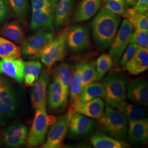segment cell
I'll return each mask as SVG.
<instances>
[{
    "label": "cell",
    "instance_id": "cell-1",
    "mask_svg": "<svg viewBox=\"0 0 148 148\" xmlns=\"http://www.w3.org/2000/svg\"><path fill=\"white\" fill-rule=\"evenodd\" d=\"M121 18L119 16L103 8L91 24L92 36L96 45L101 48L111 45L116 35Z\"/></svg>",
    "mask_w": 148,
    "mask_h": 148
},
{
    "label": "cell",
    "instance_id": "cell-2",
    "mask_svg": "<svg viewBox=\"0 0 148 148\" xmlns=\"http://www.w3.org/2000/svg\"><path fill=\"white\" fill-rule=\"evenodd\" d=\"M68 27L64 28L58 35L53 38L37 55L43 64L51 69L53 65L63 60L67 52L66 35Z\"/></svg>",
    "mask_w": 148,
    "mask_h": 148
},
{
    "label": "cell",
    "instance_id": "cell-3",
    "mask_svg": "<svg viewBox=\"0 0 148 148\" xmlns=\"http://www.w3.org/2000/svg\"><path fill=\"white\" fill-rule=\"evenodd\" d=\"M98 123L102 130L112 137L123 139L127 132V120L120 112L108 104L102 116L98 119Z\"/></svg>",
    "mask_w": 148,
    "mask_h": 148
},
{
    "label": "cell",
    "instance_id": "cell-4",
    "mask_svg": "<svg viewBox=\"0 0 148 148\" xmlns=\"http://www.w3.org/2000/svg\"><path fill=\"white\" fill-rule=\"evenodd\" d=\"M105 90V99L109 106L126 99V79L119 72H114L103 80Z\"/></svg>",
    "mask_w": 148,
    "mask_h": 148
},
{
    "label": "cell",
    "instance_id": "cell-5",
    "mask_svg": "<svg viewBox=\"0 0 148 148\" xmlns=\"http://www.w3.org/2000/svg\"><path fill=\"white\" fill-rule=\"evenodd\" d=\"M48 125L46 107L36 109L32 126L26 140L29 147H36L42 144L47 132Z\"/></svg>",
    "mask_w": 148,
    "mask_h": 148
},
{
    "label": "cell",
    "instance_id": "cell-6",
    "mask_svg": "<svg viewBox=\"0 0 148 148\" xmlns=\"http://www.w3.org/2000/svg\"><path fill=\"white\" fill-rule=\"evenodd\" d=\"M74 111L70 108L63 115L58 117L50 128L43 148H59L63 145L69 127V122Z\"/></svg>",
    "mask_w": 148,
    "mask_h": 148
},
{
    "label": "cell",
    "instance_id": "cell-7",
    "mask_svg": "<svg viewBox=\"0 0 148 148\" xmlns=\"http://www.w3.org/2000/svg\"><path fill=\"white\" fill-rule=\"evenodd\" d=\"M131 23L127 19L122 22L121 25L115 37L111 44L109 54L111 57L112 65L116 66L120 62L125 50L130 43V38L133 32Z\"/></svg>",
    "mask_w": 148,
    "mask_h": 148
},
{
    "label": "cell",
    "instance_id": "cell-8",
    "mask_svg": "<svg viewBox=\"0 0 148 148\" xmlns=\"http://www.w3.org/2000/svg\"><path fill=\"white\" fill-rule=\"evenodd\" d=\"M16 107L14 90L10 85L0 80V125L5 126L13 116Z\"/></svg>",
    "mask_w": 148,
    "mask_h": 148
},
{
    "label": "cell",
    "instance_id": "cell-9",
    "mask_svg": "<svg viewBox=\"0 0 148 148\" xmlns=\"http://www.w3.org/2000/svg\"><path fill=\"white\" fill-rule=\"evenodd\" d=\"M90 31L86 27L76 25L68 27L66 35L67 47L75 53L86 50L90 46Z\"/></svg>",
    "mask_w": 148,
    "mask_h": 148
},
{
    "label": "cell",
    "instance_id": "cell-10",
    "mask_svg": "<svg viewBox=\"0 0 148 148\" xmlns=\"http://www.w3.org/2000/svg\"><path fill=\"white\" fill-rule=\"evenodd\" d=\"M57 3L48 5L40 9L32 10L31 30H43L49 32L53 31L54 12Z\"/></svg>",
    "mask_w": 148,
    "mask_h": 148
},
{
    "label": "cell",
    "instance_id": "cell-11",
    "mask_svg": "<svg viewBox=\"0 0 148 148\" xmlns=\"http://www.w3.org/2000/svg\"><path fill=\"white\" fill-rule=\"evenodd\" d=\"M53 38L52 32L38 30L34 35L25 40L22 45L21 53L26 56L37 57V55Z\"/></svg>",
    "mask_w": 148,
    "mask_h": 148
},
{
    "label": "cell",
    "instance_id": "cell-12",
    "mask_svg": "<svg viewBox=\"0 0 148 148\" xmlns=\"http://www.w3.org/2000/svg\"><path fill=\"white\" fill-rule=\"evenodd\" d=\"M28 130L21 123H14L5 128L2 132V140L6 147L18 148L26 142Z\"/></svg>",
    "mask_w": 148,
    "mask_h": 148
},
{
    "label": "cell",
    "instance_id": "cell-13",
    "mask_svg": "<svg viewBox=\"0 0 148 148\" xmlns=\"http://www.w3.org/2000/svg\"><path fill=\"white\" fill-rule=\"evenodd\" d=\"M95 126V121L75 112L71 117L68 130L71 136L79 137L93 132Z\"/></svg>",
    "mask_w": 148,
    "mask_h": 148
},
{
    "label": "cell",
    "instance_id": "cell-14",
    "mask_svg": "<svg viewBox=\"0 0 148 148\" xmlns=\"http://www.w3.org/2000/svg\"><path fill=\"white\" fill-rule=\"evenodd\" d=\"M49 79L50 76L49 74L43 71L32 85L31 102L34 109H37L46 107L47 88Z\"/></svg>",
    "mask_w": 148,
    "mask_h": 148
},
{
    "label": "cell",
    "instance_id": "cell-15",
    "mask_svg": "<svg viewBox=\"0 0 148 148\" xmlns=\"http://www.w3.org/2000/svg\"><path fill=\"white\" fill-rule=\"evenodd\" d=\"M70 108L74 112H76L92 119H98L104 114V103L101 98H95L87 102L77 101L71 105Z\"/></svg>",
    "mask_w": 148,
    "mask_h": 148
},
{
    "label": "cell",
    "instance_id": "cell-16",
    "mask_svg": "<svg viewBox=\"0 0 148 148\" xmlns=\"http://www.w3.org/2000/svg\"><path fill=\"white\" fill-rule=\"evenodd\" d=\"M127 96L133 102L143 106L148 105V84L146 79H137L128 86Z\"/></svg>",
    "mask_w": 148,
    "mask_h": 148
},
{
    "label": "cell",
    "instance_id": "cell-17",
    "mask_svg": "<svg viewBox=\"0 0 148 148\" xmlns=\"http://www.w3.org/2000/svg\"><path fill=\"white\" fill-rule=\"evenodd\" d=\"M68 103V97L64 92L62 86L58 79L55 77L48 90V104L51 111H56L65 108Z\"/></svg>",
    "mask_w": 148,
    "mask_h": 148
},
{
    "label": "cell",
    "instance_id": "cell-18",
    "mask_svg": "<svg viewBox=\"0 0 148 148\" xmlns=\"http://www.w3.org/2000/svg\"><path fill=\"white\" fill-rule=\"evenodd\" d=\"M148 68V48L138 46L132 57L127 62L125 69L131 75H137Z\"/></svg>",
    "mask_w": 148,
    "mask_h": 148
},
{
    "label": "cell",
    "instance_id": "cell-19",
    "mask_svg": "<svg viewBox=\"0 0 148 148\" xmlns=\"http://www.w3.org/2000/svg\"><path fill=\"white\" fill-rule=\"evenodd\" d=\"M102 0H80L75 11L73 21H88L95 15L101 7Z\"/></svg>",
    "mask_w": 148,
    "mask_h": 148
},
{
    "label": "cell",
    "instance_id": "cell-20",
    "mask_svg": "<svg viewBox=\"0 0 148 148\" xmlns=\"http://www.w3.org/2000/svg\"><path fill=\"white\" fill-rule=\"evenodd\" d=\"M24 62L21 58L0 60V74H4L21 83L24 80Z\"/></svg>",
    "mask_w": 148,
    "mask_h": 148
},
{
    "label": "cell",
    "instance_id": "cell-21",
    "mask_svg": "<svg viewBox=\"0 0 148 148\" xmlns=\"http://www.w3.org/2000/svg\"><path fill=\"white\" fill-rule=\"evenodd\" d=\"M74 7V0L58 1L54 16V23L56 27H62L69 23Z\"/></svg>",
    "mask_w": 148,
    "mask_h": 148
},
{
    "label": "cell",
    "instance_id": "cell-22",
    "mask_svg": "<svg viewBox=\"0 0 148 148\" xmlns=\"http://www.w3.org/2000/svg\"><path fill=\"white\" fill-rule=\"evenodd\" d=\"M1 36L17 45H23L25 41L23 29L21 24L16 21L4 24L0 29Z\"/></svg>",
    "mask_w": 148,
    "mask_h": 148
},
{
    "label": "cell",
    "instance_id": "cell-23",
    "mask_svg": "<svg viewBox=\"0 0 148 148\" xmlns=\"http://www.w3.org/2000/svg\"><path fill=\"white\" fill-rule=\"evenodd\" d=\"M109 106L116 109L126 117L129 124L143 118L145 115V109L125 101L113 103Z\"/></svg>",
    "mask_w": 148,
    "mask_h": 148
},
{
    "label": "cell",
    "instance_id": "cell-24",
    "mask_svg": "<svg viewBox=\"0 0 148 148\" xmlns=\"http://www.w3.org/2000/svg\"><path fill=\"white\" fill-rule=\"evenodd\" d=\"M128 135L133 142L142 143L146 142L148 138V119L142 118L130 123Z\"/></svg>",
    "mask_w": 148,
    "mask_h": 148
},
{
    "label": "cell",
    "instance_id": "cell-25",
    "mask_svg": "<svg viewBox=\"0 0 148 148\" xmlns=\"http://www.w3.org/2000/svg\"><path fill=\"white\" fill-rule=\"evenodd\" d=\"M90 143L95 148H126L127 143L115 138L110 137L106 134L97 131L90 138Z\"/></svg>",
    "mask_w": 148,
    "mask_h": 148
},
{
    "label": "cell",
    "instance_id": "cell-26",
    "mask_svg": "<svg viewBox=\"0 0 148 148\" xmlns=\"http://www.w3.org/2000/svg\"><path fill=\"white\" fill-rule=\"evenodd\" d=\"M21 47L0 35V58L3 60L21 58Z\"/></svg>",
    "mask_w": 148,
    "mask_h": 148
},
{
    "label": "cell",
    "instance_id": "cell-27",
    "mask_svg": "<svg viewBox=\"0 0 148 148\" xmlns=\"http://www.w3.org/2000/svg\"><path fill=\"white\" fill-rule=\"evenodd\" d=\"M82 62L76 65L73 71L70 84V101L71 105L79 101V97L83 88L82 85L81 68Z\"/></svg>",
    "mask_w": 148,
    "mask_h": 148
},
{
    "label": "cell",
    "instance_id": "cell-28",
    "mask_svg": "<svg viewBox=\"0 0 148 148\" xmlns=\"http://www.w3.org/2000/svg\"><path fill=\"white\" fill-rule=\"evenodd\" d=\"M73 71L69 64L65 62H62L59 64L56 70L55 77L58 79L62 86L65 95L68 97Z\"/></svg>",
    "mask_w": 148,
    "mask_h": 148
},
{
    "label": "cell",
    "instance_id": "cell-29",
    "mask_svg": "<svg viewBox=\"0 0 148 148\" xmlns=\"http://www.w3.org/2000/svg\"><path fill=\"white\" fill-rule=\"evenodd\" d=\"M105 90L102 84L92 83L86 85L81 90L79 101L81 102H87L95 98H105Z\"/></svg>",
    "mask_w": 148,
    "mask_h": 148
},
{
    "label": "cell",
    "instance_id": "cell-30",
    "mask_svg": "<svg viewBox=\"0 0 148 148\" xmlns=\"http://www.w3.org/2000/svg\"><path fill=\"white\" fill-rule=\"evenodd\" d=\"M125 18L130 21L136 31H148V12L138 13L132 7L127 8Z\"/></svg>",
    "mask_w": 148,
    "mask_h": 148
},
{
    "label": "cell",
    "instance_id": "cell-31",
    "mask_svg": "<svg viewBox=\"0 0 148 148\" xmlns=\"http://www.w3.org/2000/svg\"><path fill=\"white\" fill-rule=\"evenodd\" d=\"M82 85L83 88L86 85L98 81V75L94 62H82L81 68Z\"/></svg>",
    "mask_w": 148,
    "mask_h": 148
},
{
    "label": "cell",
    "instance_id": "cell-32",
    "mask_svg": "<svg viewBox=\"0 0 148 148\" xmlns=\"http://www.w3.org/2000/svg\"><path fill=\"white\" fill-rule=\"evenodd\" d=\"M12 10L21 21H26L30 11L29 0H8Z\"/></svg>",
    "mask_w": 148,
    "mask_h": 148
},
{
    "label": "cell",
    "instance_id": "cell-33",
    "mask_svg": "<svg viewBox=\"0 0 148 148\" xmlns=\"http://www.w3.org/2000/svg\"><path fill=\"white\" fill-rule=\"evenodd\" d=\"M104 8L118 16H125L127 5L125 0H104Z\"/></svg>",
    "mask_w": 148,
    "mask_h": 148
},
{
    "label": "cell",
    "instance_id": "cell-34",
    "mask_svg": "<svg viewBox=\"0 0 148 148\" xmlns=\"http://www.w3.org/2000/svg\"><path fill=\"white\" fill-rule=\"evenodd\" d=\"M95 65L98 75V79L99 80H100L111 69L112 66V61L111 57L108 54H102L97 59Z\"/></svg>",
    "mask_w": 148,
    "mask_h": 148
},
{
    "label": "cell",
    "instance_id": "cell-35",
    "mask_svg": "<svg viewBox=\"0 0 148 148\" xmlns=\"http://www.w3.org/2000/svg\"><path fill=\"white\" fill-rule=\"evenodd\" d=\"M130 43H136L139 47L148 48V32L135 30L131 36Z\"/></svg>",
    "mask_w": 148,
    "mask_h": 148
},
{
    "label": "cell",
    "instance_id": "cell-36",
    "mask_svg": "<svg viewBox=\"0 0 148 148\" xmlns=\"http://www.w3.org/2000/svg\"><path fill=\"white\" fill-rule=\"evenodd\" d=\"M42 65L41 63L36 60L27 61L24 62V73L25 74H32L36 79L39 76Z\"/></svg>",
    "mask_w": 148,
    "mask_h": 148
},
{
    "label": "cell",
    "instance_id": "cell-37",
    "mask_svg": "<svg viewBox=\"0 0 148 148\" xmlns=\"http://www.w3.org/2000/svg\"><path fill=\"white\" fill-rule=\"evenodd\" d=\"M138 46L136 43H130V45L126 47L125 50V52L123 53L122 57H121L120 60V66L121 69H124L125 66L128 60L132 57L133 56L137 51Z\"/></svg>",
    "mask_w": 148,
    "mask_h": 148
},
{
    "label": "cell",
    "instance_id": "cell-38",
    "mask_svg": "<svg viewBox=\"0 0 148 148\" xmlns=\"http://www.w3.org/2000/svg\"><path fill=\"white\" fill-rule=\"evenodd\" d=\"M10 13L8 0H0V24L7 19Z\"/></svg>",
    "mask_w": 148,
    "mask_h": 148
},
{
    "label": "cell",
    "instance_id": "cell-39",
    "mask_svg": "<svg viewBox=\"0 0 148 148\" xmlns=\"http://www.w3.org/2000/svg\"><path fill=\"white\" fill-rule=\"evenodd\" d=\"M58 0H31L32 10L40 9L48 5L56 4Z\"/></svg>",
    "mask_w": 148,
    "mask_h": 148
},
{
    "label": "cell",
    "instance_id": "cell-40",
    "mask_svg": "<svg viewBox=\"0 0 148 148\" xmlns=\"http://www.w3.org/2000/svg\"><path fill=\"white\" fill-rule=\"evenodd\" d=\"M131 7L138 13H144L148 11V0H138L137 3Z\"/></svg>",
    "mask_w": 148,
    "mask_h": 148
},
{
    "label": "cell",
    "instance_id": "cell-41",
    "mask_svg": "<svg viewBox=\"0 0 148 148\" xmlns=\"http://www.w3.org/2000/svg\"><path fill=\"white\" fill-rule=\"evenodd\" d=\"M37 79L32 74H25L24 76V83L27 86H32Z\"/></svg>",
    "mask_w": 148,
    "mask_h": 148
},
{
    "label": "cell",
    "instance_id": "cell-42",
    "mask_svg": "<svg viewBox=\"0 0 148 148\" xmlns=\"http://www.w3.org/2000/svg\"><path fill=\"white\" fill-rule=\"evenodd\" d=\"M125 1L127 6H128L129 7H131L137 3L138 0H125Z\"/></svg>",
    "mask_w": 148,
    "mask_h": 148
},
{
    "label": "cell",
    "instance_id": "cell-43",
    "mask_svg": "<svg viewBox=\"0 0 148 148\" xmlns=\"http://www.w3.org/2000/svg\"><path fill=\"white\" fill-rule=\"evenodd\" d=\"M104 1V0H103V1Z\"/></svg>",
    "mask_w": 148,
    "mask_h": 148
}]
</instances>
